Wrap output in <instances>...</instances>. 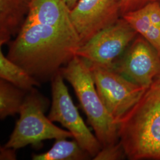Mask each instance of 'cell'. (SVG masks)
<instances>
[{
  "instance_id": "1",
  "label": "cell",
  "mask_w": 160,
  "mask_h": 160,
  "mask_svg": "<svg viewBox=\"0 0 160 160\" xmlns=\"http://www.w3.org/2000/svg\"><path fill=\"white\" fill-rule=\"evenodd\" d=\"M81 45L75 29L24 20L7 57L38 81L52 79Z\"/></svg>"
},
{
  "instance_id": "2",
  "label": "cell",
  "mask_w": 160,
  "mask_h": 160,
  "mask_svg": "<svg viewBox=\"0 0 160 160\" xmlns=\"http://www.w3.org/2000/svg\"><path fill=\"white\" fill-rule=\"evenodd\" d=\"M116 123L129 160H160V77Z\"/></svg>"
},
{
  "instance_id": "3",
  "label": "cell",
  "mask_w": 160,
  "mask_h": 160,
  "mask_svg": "<svg viewBox=\"0 0 160 160\" xmlns=\"http://www.w3.org/2000/svg\"><path fill=\"white\" fill-rule=\"evenodd\" d=\"M59 72L72 86L95 136L102 147L118 142V124L98 96L88 63L75 55Z\"/></svg>"
},
{
  "instance_id": "4",
  "label": "cell",
  "mask_w": 160,
  "mask_h": 160,
  "mask_svg": "<svg viewBox=\"0 0 160 160\" xmlns=\"http://www.w3.org/2000/svg\"><path fill=\"white\" fill-rule=\"evenodd\" d=\"M48 101L34 88L28 92L20 118L4 147L17 149L29 145L37 146L48 139L73 137L70 132L55 126L45 116Z\"/></svg>"
},
{
  "instance_id": "5",
  "label": "cell",
  "mask_w": 160,
  "mask_h": 160,
  "mask_svg": "<svg viewBox=\"0 0 160 160\" xmlns=\"http://www.w3.org/2000/svg\"><path fill=\"white\" fill-rule=\"evenodd\" d=\"M137 32L122 17L81 45L76 55L89 64L113 70Z\"/></svg>"
},
{
  "instance_id": "6",
  "label": "cell",
  "mask_w": 160,
  "mask_h": 160,
  "mask_svg": "<svg viewBox=\"0 0 160 160\" xmlns=\"http://www.w3.org/2000/svg\"><path fill=\"white\" fill-rule=\"evenodd\" d=\"M88 65L99 97L117 122L137 104L147 88L135 84L114 70Z\"/></svg>"
},
{
  "instance_id": "7",
  "label": "cell",
  "mask_w": 160,
  "mask_h": 160,
  "mask_svg": "<svg viewBox=\"0 0 160 160\" xmlns=\"http://www.w3.org/2000/svg\"><path fill=\"white\" fill-rule=\"evenodd\" d=\"M63 79L60 72L52 79V102L48 117L52 122H59L67 128L80 147L94 158L102 145L81 117Z\"/></svg>"
},
{
  "instance_id": "8",
  "label": "cell",
  "mask_w": 160,
  "mask_h": 160,
  "mask_svg": "<svg viewBox=\"0 0 160 160\" xmlns=\"http://www.w3.org/2000/svg\"><path fill=\"white\" fill-rule=\"evenodd\" d=\"M113 70L135 84L148 88L160 77V56L147 40L138 34Z\"/></svg>"
},
{
  "instance_id": "9",
  "label": "cell",
  "mask_w": 160,
  "mask_h": 160,
  "mask_svg": "<svg viewBox=\"0 0 160 160\" xmlns=\"http://www.w3.org/2000/svg\"><path fill=\"white\" fill-rule=\"evenodd\" d=\"M122 0H78L70 17L81 44L122 17Z\"/></svg>"
},
{
  "instance_id": "10",
  "label": "cell",
  "mask_w": 160,
  "mask_h": 160,
  "mask_svg": "<svg viewBox=\"0 0 160 160\" xmlns=\"http://www.w3.org/2000/svg\"><path fill=\"white\" fill-rule=\"evenodd\" d=\"M26 20L75 29L65 0H30Z\"/></svg>"
},
{
  "instance_id": "11",
  "label": "cell",
  "mask_w": 160,
  "mask_h": 160,
  "mask_svg": "<svg viewBox=\"0 0 160 160\" xmlns=\"http://www.w3.org/2000/svg\"><path fill=\"white\" fill-rule=\"evenodd\" d=\"M30 0H0V45L18 33L29 11Z\"/></svg>"
},
{
  "instance_id": "12",
  "label": "cell",
  "mask_w": 160,
  "mask_h": 160,
  "mask_svg": "<svg viewBox=\"0 0 160 160\" xmlns=\"http://www.w3.org/2000/svg\"><path fill=\"white\" fill-rule=\"evenodd\" d=\"M90 155L75 141L66 138L56 139L51 148L40 154H33V160H84L89 159Z\"/></svg>"
},
{
  "instance_id": "13",
  "label": "cell",
  "mask_w": 160,
  "mask_h": 160,
  "mask_svg": "<svg viewBox=\"0 0 160 160\" xmlns=\"http://www.w3.org/2000/svg\"><path fill=\"white\" fill-rule=\"evenodd\" d=\"M0 78L17 87L29 92L40 82L29 74L24 69L12 62L0 50Z\"/></svg>"
},
{
  "instance_id": "14",
  "label": "cell",
  "mask_w": 160,
  "mask_h": 160,
  "mask_svg": "<svg viewBox=\"0 0 160 160\" xmlns=\"http://www.w3.org/2000/svg\"><path fill=\"white\" fill-rule=\"evenodd\" d=\"M28 93L3 79L0 80V119L19 113Z\"/></svg>"
},
{
  "instance_id": "15",
  "label": "cell",
  "mask_w": 160,
  "mask_h": 160,
  "mask_svg": "<svg viewBox=\"0 0 160 160\" xmlns=\"http://www.w3.org/2000/svg\"><path fill=\"white\" fill-rule=\"evenodd\" d=\"M127 158L125 151L120 141L103 147L94 158V160H120Z\"/></svg>"
},
{
  "instance_id": "16",
  "label": "cell",
  "mask_w": 160,
  "mask_h": 160,
  "mask_svg": "<svg viewBox=\"0 0 160 160\" xmlns=\"http://www.w3.org/2000/svg\"><path fill=\"white\" fill-rule=\"evenodd\" d=\"M155 0H122V16L127 12L137 10Z\"/></svg>"
},
{
  "instance_id": "17",
  "label": "cell",
  "mask_w": 160,
  "mask_h": 160,
  "mask_svg": "<svg viewBox=\"0 0 160 160\" xmlns=\"http://www.w3.org/2000/svg\"><path fill=\"white\" fill-rule=\"evenodd\" d=\"M146 8L151 23L160 28V5L157 0L147 4Z\"/></svg>"
},
{
  "instance_id": "18",
  "label": "cell",
  "mask_w": 160,
  "mask_h": 160,
  "mask_svg": "<svg viewBox=\"0 0 160 160\" xmlns=\"http://www.w3.org/2000/svg\"><path fill=\"white\" fill-rule=\"evenodd\" d=\"M16 149L8 148L6 147H1L0 149V160H14L17 159L16 151Z\"/></svg>"
},
{
  "instance_id": "19",
  "label": "cell",
  "mask_w": 160,
  "mask_h": 160,
  "mask_svg": "<svg viewBox=\"0 0 160 160\" xmlns=\"http://www.w3.org/2000/svg\"><path fill=\"white\" fill-rule=\"evenodd\" d=\"M65 1L66 4H67V6L68 7L69 10H71L77 4L78 0H65Z\"/></svg>"
},
{
  "instance_id": "20",
  "label": "cell",
  "mask_w": 160,
  "mask_h": 160,
  "mask_svg": "<svg viewBox=\"0 0 160 160\" xmlns=\"http://www.w3.org/2000/svg\"><path fill=\"white\" fill-rule=\"evenodd\" d=\"M157 1H158V2H159V4H160V0H157Z\"/></svg>"
}]
</instances>
